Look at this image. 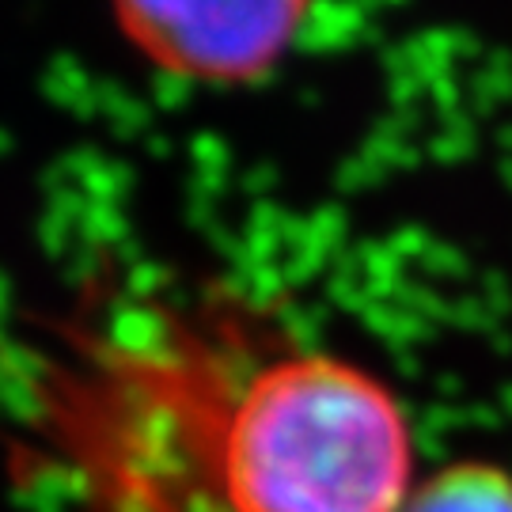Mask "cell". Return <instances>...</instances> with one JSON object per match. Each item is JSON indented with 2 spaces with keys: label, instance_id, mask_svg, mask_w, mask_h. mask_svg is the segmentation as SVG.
Returning a JSON list of instances; mask_svg holds the SVG:
<instances>
[{
  "label": "cell",
  "instance_id": "cell-1",
  "mask_svg": "<svg viewBox=\"0 0 512 512\" xmlns=\"http://www.w3.org/2000/svg\"><path fill=\"white\" fill-rule=\"evenodd\" d=\"M205 459L224 512H406L414 497L399 395L323 349H289L239 380Z\"/></svg>",
  "mask_w": 512,
  "mask_h": 512
},
{
  "label": "cell",
  "instance_id": "cell-2",
  "mask_svg": "<svg viewBox=\"0 0 512 512\" xmlns=\"http://www.w3.org/2000/svg\"><path fill=\"white\" fill-rule=\"evenodd\" d=\"M311 0H110L126 42L160 73L251 84L274 73Z\"/></svg>",
  "mask_w": 512,
  "mask_h": 512
},
{
  "label": "cell",
  "instance_id": "cell-3",
  "mask_svg": "<svg viewBox=\"0 0 512 512\" xmlns=\"http://www.w3.org/2000/svg\"><path fill=\"white\" fill-rule=\"evenodd\" d=\"M406 512H512V475L497 463L459 459L418 486Z\"/></svg>",
  "mask_w": 512,
  "mask_h": 512
}]
</instances>
